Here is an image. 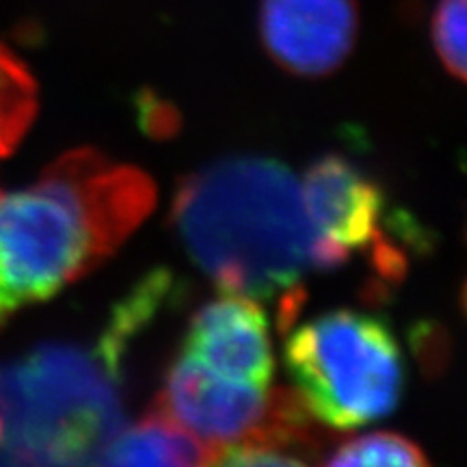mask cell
<instances>
[{"label":"cell","mask_w":467,"mask_h":467,"mask_svg":"<svg viewBox=\"0 0 467 467\" xmlns=\"http://www.w3.org/2000/svg\"><path fill=\"white\" fill-rule=\"evenodd\" d=\"M154 202L148 173L93 148L67 151L37 182L0 192V329L109 260Z\"/></svg>","instance_id":"obj_1"},{"label":"cell","mask_w":467,"mask_h":467,"mask_svg":"<svg viewBox=\"0 0 467 467\" xmlns=\"http://www.w3.org/2000/svg\"><path fill=\"white\" fill-rule=\"evenodd\" d=\"M173 223L221 290L277 299L282 325L295 320L301 277L314 268V230L288 167L262 156L213 162L180 184Z\"/></svg>","instance_id":"obj_2"},{"label":"cell","mask_w":467,"mask_h":467,"mask_svg":"<svg viewBox=\"0 0 467 467\" xmlns=\"http://www.w3.org/2000/svg\"><path fill=\"white\" fill-rule=\"evenodd\" d=\"M134 336L113 312L89 348L55 344L0 368V463H96L124 429L119 375Z\"/></svg>","instance_id":"obj_3"},{"label":"cell","mask_w":467,"mask_h":467,"mask_svg":"<svg viewBox=\"0 0 467 467\" xmlns=\"http://www.w3.org/2000/svg\"><path fill=\"white\" fill-rule=\"evenodd\" d=\"M284 361L301 405L331 429H358L399 407L405 361L392 329L372 314L336 309L295 327Z\"/></svg>","instance_id":"obj_4"},{"label":"cell","mask_w":467,"mask_h":467,"mask_svg":"<svg viewBox=\"0 0 467 467\" xmlns=\"http://www.w3.org/2000/svg\"><path fill=\"white\" fill-rule=\"evenodd\" d=\"M314 230V268H336L372 249L379 271L399 275V249L383 241V192L342 156H325L301 180Z\"/></svg>","instance_id":"obj_5"},{"label":"cell","mask_w":467,"mask_h":467,"mask_svg":"<svg viewBox=\"0 0 467 467\" xmlns=\"http://www.w3.org/2000/svg\"><path fill=\"white\" fill-rule=\"evenodd\" d=\"M180 355L221 379L268 389L275 372L268 320L258 299L225 292L197 309Z\"/></svg>","instance_id":"obj_6"},{"label":"cell","mask_w":467,"mask_h":467,"mask_svg":"<svg viewBox=\"0 0 467 467\" xmlns=\"http://www.w3.org/2000/svg\"><path fill=\"white\" fill-rule=\"evenodd\" d=\"M268 402V389L221 379L178 355L162 383L156 411L184 426L219 454L221 448L258 429Z\"/></svg>","instance_id":"obj_7"},{"label":"cell","mask_w":467,"mask_h":467,"mask_svg":"<svg viewBox=\"0 0 467 467\" xmlns=\"http://www.w3.org/2000/svg\"><path fill=\"white\" fill-rule=\"evenodd\" d=\"M260 33L268 55L292 74H331L358 37L355 0H262Z\"/></svg>","instance_id":"obj_8"},{"label":"cell","mask_w":467,"mask_h":467,"mask_svg":"<svg viewBox=\"0 0 467 467\" xmlns=\"http://www.w3.org/2000/svg\"><path fill=\"white\" fill-rule=\"evenodd\" d=\"M217 451L161 411L124 426L98 454L104 465H206Z\"/></svg>","instance_id":"obj_9"},{"label":"cell","mask_w":467,"mask_h":467,"mask_svg":"<svg viewBox=\"0 0 467 467\" xmlns=\"http://www.w3.org/2000/svg\"><path fill=\"white\" fill-rule=\"evenodd\" d=\"M37 113V83L25 63L0 44V161L7 159Z\"/></svg>","instance_id":"obj_10"},{"label":"cell","mask_w":467,"mask_h":467,"mask_svg":"<svg viewBox=\"0 0 467 467\" xmlns=\"http://www.w3.org/2000/svg\"><path fill=\"white\" fill-rule=\"evenodd\" d=\"M329 465H426L429 459L413 441L396 433H372L344 441L336 448Z\"/></svg>","instance_id":"obj_11"},{"label":"cell","mask_w":467,"mask_h":467,"mask_svg":"<svg viewBox=\"0 0 467 467\" xmlns=\"http://www.w3.org/2000/svg\"><path fill=\"white\" fill-rule=\"evenodd\" d=\"M467 0H441L433 17V42L448 72L465 78V11Z\"/></svg>","instance_id":"obj_12"}]
</instances>
